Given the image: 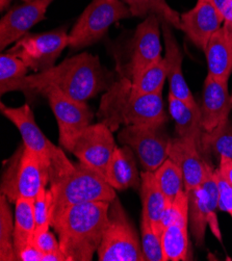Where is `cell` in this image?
<instances>
[{"label":"cell","instance_id":"cell-1","mask_svg":"<svg viewBox=\"0 0 232 261\" xmlns=\"http://www.w3.org/2000/svg\"><path fill=\"white\" fill-rule=\"evenodd\" d=\"M113 84L112 74L102 67L99 58L83 52L49 70L27 76L23 93L33 98L47 87L56 86L69 97L87 102Z\"/></svg>","mask_w":232,"mask_h":261},{"label":"cell","instance_id":"cell-2","mask_svg":"<svg viewBox=\"0 0 232 261\" xmlns=\"http://www.w3.org/2000/svg\"><path fill=\"white\" fill-rule=\"evenodd\" d=\"M111 202L69 206L53 218L61 250L68 261H91L98 251L109 223Z\"/></svg>","mask_w":232,"mask_h":261},{"label":"cell","instance_id":"cell-3","mask_svg":"<svg viewBox=\"0 0 232 261\" xmlns=\"http://www.w3.org/2000/svg\"><path fill=\"white\" fill-rule=\"evenodd\" d=\"M100 122L115 132L123 126H165L168 116L165 111L163 92L150 95H135L127 76L115 82L102 96L98 111Z\"/></svg>","mask_w":232,"mask_h":261},{"label":"cell","instance_id":"cell-4","mask_svg":"<svg viewBox=\"0 0 232 261\" xmlns=\"http://www.w3.org/2000/svg\"><path fill=\"white\" fill-rule=\"evenodd\" d=\"M49 190L53 194L54 216L65 208L90 202H112L117 198L106 177L97 170L83 164L61 174L51 176Z\"/></svg>","mask_w":232,"mask_h":261},{"label":"cell","instance_id":"cell-5","mask_svg":"<svg viewBox=\"0 0 232 261\" xmlns=\"http://www.w3.org/2000/svg\"><path fill=\"white\" fill-rule=\"evenodd\" d=\"M49 184V169L39 156L22 145L14 154L4 173L2 194L10 202L19 198L35 199Z\"/></svg>","mask_w":232,"mask_h":261},{"label":"cell","instance_id":"cell-6","mask_svg":"<svg viewBox=\"0 0 232 261\" xmlns=\"http://www.w3.org/2000/svg\"><path fill=\"white\" fill-rule=\"evenodd\" d=\"M0 112L10 120L19 130L23 145L35 152L49 169V178L63 172H67L74 167L64 151L51 143L43 134L36 123L34 113L29 104L19 108H10L0 104Z\"/></svg>","mask_w":232,"mask_h":261},{"label":"cell","instance_id":"cell-7","mask_svg":"<svg viewBox=\"0 0 232 261\" xmlns=\"http://www.w3.org/2000/svg\"><path fill=\"white\" fill-rule=\"evenodd\" d=\"M97 254L99 261H144L137 230L118 197L110 204L109 223Z\"/></svg>","mask_w":232,"mask_h":261},{"label":"cell","instance_id":"cell-8","mask_svg":"<svg viewBox=\"0 0 232 261\" xmlns=\"http://www.w3.org/2000/svg\"><path fill=\"white\" fill-rule=\"evenodd\" d=\"M131 16L130 8L122 0H92L69 33V47L82 49L93 45L114 23Z\"/></svg>","mask_w":232,"mask_h":261},{"label":"cell","instance_id":"cell-9","mask_svg":"<svg viewBox=\"0 0 232 261\" xmlns=\"http://www.w3.org/2000/svg\"><path fill=\"white\" fill-rule=\"evenodd\" d=\"M47 98L59 125L60 145L71 152L76 139L88 128L94 114L87 102L77 101L56 86H49L41 93Z\"/></svg>","mask_w":232,"mask_h":261},{"label":"cell","instance_id":"cell-10","mask_svg":"<svg viewBox=\"0 0 232 261\" xmlns=\"http://www.w3.org/2000/svg\"><path fill=\"white\" fill-rule=\"evenodd\" d=\"M69 46V34L65 29L49 33L27 35L8 51L20 59L36 73L54 68L63 50Z\"/></svg>","mask_w":232,"mask_h":261},{"label":"cell","instance_id":"cell-11","mask_svg":"<svg viewBox=\"0 0 232 261\" xmlns=\"http://www.w3.org/2000/svg\"><path fill=\"white\" fill-rule=\"evenodd\" d=\"M118 140L134 150L143 171H157L169 159L168 147L171 139L164 126H124Z\"/></svg>","mask_w":232,"mask_h":261},{"label":"cell","instance_id":"cell-12","mask_svg":"<svg viewBox=\"0 0 232 261\" xmlns=\"http://www.w3.org/2000/svg\"><path fill=\"white\" fill-rule=\"evenodd\" d=\"M117 145L113 132L105 123L91 124L76 139L72 147L79 161L105 175Z\"/></svg>","mask_w":232,"mask_h":261},{"label":"cell","instance_id":"cell-13","mask_svg":"<svg viewBox=\"0 0 232 261\" xmlns=\"http://www.w3.org/2000/svg\"><path fill=\"white\" fill-rule=\"evenodd\" d=\"M161 20L156 15H149L136 30L127 77L133 80L148 67L161 61Z\"/></svg>","mask_w":232,"mask_h":261},{"label":"cell","instance_id":"cell-14","mask_svg":"<svg viewBox=\"0 0 232 261\" xmlns=\"http://www.w3.org/2000/svg\"><path fill=\"white\" fill-rule=\"evenodd\" d=\"M55 0H34L9 11L0 20V49L16 43L36 24L45 19L49 6Z\"/></svg>","mask_w":232,"mask_h":261},{"label":"cell","instance_id":"cell-15","mask_svg":"<svg viewBox=\"0 0 232 261\" xmlns=\"http://www.w3.org/2000/svg\"><path fill=\"white\" fill-rule=\"evenodd\" d=\"M182 31L191 42L205 50L212 36L223 25V20L210 0L197 2V5L190 11L180 15Z\"/></svg>","mask_w":232,"mask_h":261},{"label":"cell","instance_id":"cell-16","mask_svg":"<svg viewBox=\"0 0 232 261\" xmlns=\"http://www.w3.org/2000/svg\"><path fill=\"white\" fill-rule=\"evenodd\" d=\"M200 112L202 126L206 133L213 132L229 119L231 96L228 91V81L218 80L210 75L206 76Z\"/></svg>","mask_w":232,"mask_h":261},{"label":"cell","instance_id":"cell-17","mask_svg":"<svg viewBox=\"0 0 232 261\" xmlns=\"http://www.w3.org/2000/svg\"><path fill=\"white\" fill-rule=\"evenodd\" d=\"M168 155L169 159L182 171L187 192L201 186L209 163L203 160L202 152L195 142L178 137L171 139Z\"/></svg>","mask_w":232,"mask_h":261},{"label":"cell","instance_id":"cell-18","mask_svg":"<svg viewBox=\"0 0 232 261\" xmlns=\"http://www.w3.org/2000/svg\"><path fill=\"white\" fill-rule=\"evenodd\" d=\"M165 41V61L170 86V93L174 97L183 100L193 109H199L183 72V52L172 32V26L168 23H162Z\"/></svg>","mask_w":232,"mask_h":261},{"label":"cell","instance_id":"cell-19","mask_svg":"<svg viewBox=\"0 0 232 261\" xmlns=\"http://www.w3.org/2000/svg\"><path fill=\"white\" fill-rule=\"evenodd\" d=\"M105 177L114 190L140 189L141 174L138 170L136 154L130 146L116 147L107 167Z\"/></svg>","mask_w":232,"mask_h":261},{"label":"cell","instance_id":"cell-20","mask_svg":"<svg viewBox=\"0 0 232 261\" xmlns=\"http://www.w3.org/2000/svg\"><path fill=\"white\" fill-rule=\"evenodd\" d=\"M204 54L208 62V75L228 81L232 73V30L223 24L210 39Z\"/></svg>","mask_w":232,"mask_h":261},{"label":"cell","instance_id":"cell-21","mask_svg":"<svg viewBox=\"0 0 232 261\" xmlns=\"http://www.w3.org/2000/svg\"><path fill=\"white\" fill-rule=\"evenodd\" d=\"M140 196L142 200V217L151 225L157 234L162 237V219L167 206V199L160 189L153 172L141 173Z\"/></svg>","mask_w":232,"mask_h":261},{"label":"cell","instance_id":"cell-22","mask_svg":"<svg viewBox=\"0 0 232 261\" xmlns=\"http://www.w3.org/2000/svg\"><path fill=\"white\" fill-rule=\"evenodd\" d=\"M169 113L175 123V132L178 138L191 140L196 143L202 152V136L204 129L201 122V112L193 109L183 100L169 94ZM203 153V152H202Z\"/></svg>","mask_w":232,"mask_h":261},{"label":"cell","instance_id":"cell-23","mask_svg":"<svg viewBox=\"0 0 232 261\" xmlns=\"http://www.w3.org/2000/svg\"><path fill=\"white\" fill-rule=\"evenodd\" d=\"M189 228V215H186L163 231L161 240L165 261L191 260Z\"/></svg>","mask_w":232,"mask_h":261},{"label":"cell","instance_id":"cell-24","mask_svg":"<svg viewBox=\"0 0 232 261\" xmlns=\"http://www.w3.org/2000/svg\"><path fill=\"white\" fill-rule=\"evenodd\" d=\"M35 199L19 198L15 202L14 248L18 260L19 253L34 240L36 232Z\"/></svg>","mask_w":232,"mask_h":261},{"label":"cell","instance_id":"cell-25","mask_svg":"<svg viewBox=\"0 0 232 261\" xmlns=\"http://www.w3.org/2000/svg\"><path fill=\"white\" fill-rule=\"evenodd\" d=\"M187 192V191H186ZM189 199V227L196 244L203 247L205 243L206 227L209 226L210 206L206 193L202 186L190 190Z\"/></svg>","mask_w":232,"mask_h":261},{"label":"cell","instance_id":"cell-26","mask_svg":"<svg viewBox=\"0 0 232 261\" xmlns=\"http://www.w3.org/2000/svg\"><path fill=\"white\" fill-rule=\"evenodd\" d=\"M29 68L20 59L9 54L0 57V94L22 92Z\"/></svg>","mask_w":232,"mask_h":261},{"label":"cell","instance_id":"cell-27","mask_svg":"<svg viewBox=\"0 0 232 261\" xmlns=\"http://www.w3.org/2000/svg\"><path fill=\"white\" fill-rule=\"evenodd\" d=\"M130 8L134 17L156 15L162 23H168L172 28L182 31L180 15L173 10L166 0H122Z\"/></svg>","mask_w":232,"mask_h":261},{"label":"cell","instance_id":"cell-28","mask_svg":"<svg viewBox=\"0 0 232 261\" xmlns=\"http://www.w3.org/2000/svg\"><path fill=\"white\" fill-rule=\"evenodd\" d=\"M167 76V64L162 59L131 80L132 92L138 96L162 93Z\"/></svg>","mask_w":232,"mask_h":261},{"label":"cell","instance_id":"cell-29","mask_svg":"<svg viewBox=\"0 0 232 261\" xmlns=\"http://www.w3.org/2000/svg\"><path fill=\"white\" fill-rule=\"evenodd\" d=\"M202 152H212L220 161L226 158L232 161V122L227 119L211 133H203Z\"/></svg>","mask_w":232,"mask_h":261},{"label":"cell","instance_id":"cell-30","mask_svg":"<svg viewBox=\"0 0 232 261\" xmlns=\"http://www.w3.org/2000/svg\"><path fill=\"white\" fill-rule=\"evenodd\" d=\"M15 219L10 207V201L0 194V260L17 261L14 248Z\"/></svg>","mask_w":232,"mask_h":261},{"label":"cell","instance_id":"cell-31","mask_svg":"<svg viewBox=\"0 0 232 261\" xmlns=\"http://www.w3.org/2000/svg\"><path fill=\"white\" fill-rule=\"evenodd\" d=\"M153 173L168 202L174 201L180 194L186 191L184 175L177 165L170 159Z\"/></svg>","mask_w":232,"mask_h":261},{"label":"cell","instance_id":"cell-32","mask_svg":"<svg viewBox=\"0 0 232 261\" xmlns=\"http://www.w3.org/2000/svg\"><path fill=\"white\" fill-rule=\"evenodd\" d=\"M203 187L206 197H208L209 206H210V220H209V227L211 228L214 236L217 240L222 243V233L219 227L218 222V215L217 211L219 208V187H218V180L216 176V169L212 165H208V170H206V175L201 184Z\"/></svg>","mask_w":232,"mask_h":261},{"label":"cell","instance_id":"cell-33","mask_svg":"<svg viewBox=\"0 0 232 261\" xmlns=\"http://www.w3.org/2000/svg\"><path fill=\"white\" fill-rule=\"evenodd\" d=\"M141 244L144 261H165L161 237L144 217L141 218Z\"/></svg>","mask_w":232,"mask_h":261},{"label":"cell","instance_id":"cell-34","mask_svg":"<svg viewBox=\"0 0 232 261\" xmlns=\"http://www.w3.org/2000/svg\"><path fill=\"white\" fill-rule=\"evenodd\" d=\"M54 218L53 194L50 190L44 188L35 198V219L36 231L47 230L51 227Z\"/></svg>","mask_w":232,"mask_h":261},{"label":"cell","instance_id":"cell-35","mask_svg":"<svg viewBox=\"0 0 232 261\" xmlns=\"http://www.w3.org/2000/svg\"><path fill=\"white\" fill-rule=\"evenodd\" d=\"M216 176L219 187V210L229 214L232 218V187L216 169Z\"/></svg>","mask_w":232,"mask_h":261},{"label":"cell","instance_id":"cell-36","mask_svg":"<svg viewBox=\"0 0 232 261\" xmlns=\"http://www.w3.org/2000/svg\"><path fill=\"white\" fill-rule=\"evenodd\" d=\"M34 243L44 254L61 250L59 240H57L55 234L50 232L49 229L36 231L34 236Z\"/></svg>","mask_w":232,"mask_h":261},{"label":"cell","instance_id":"cell-37","mask_svg":"<svg viewBox=\"0 0 232 261\" xmlns=\"http://www.w3.org/2000/svg\"><path fill=\"white\" fill-rule=\"evenodd\" d=\"M223 20V24L232 30V0H210Z\"/></svg>","mask_w":232,"mask_h":261},{"label":"cell","instance_id":"cell-38","mask_svg":"<svg viewBox=\"0 0 232 261\" xmlns=\"http://www.w3.org/2000/svg\"><path fill=\"white\" fill-rule=\"evenodd\" d=\"M44 253L36 246V244L31 242L28 246H25L24 249L19 253L18 260L21 261H43Z\"/></svg>","mask_w":232,"mask_h":261},{"label":"cell","instance_id":"cell-39","mask_svg":"<svg viewBox=\"0 0 232 261\" xmlns=\"http://www.w3.org/2000/svg\"><path fill=\"white\" fill-rule=\"evenodd\" d=\"M219 171L221 175L226 179L228 184L232 187V161L226 158H222L220 160Z\"/></svg>","mask_w":232,"mask_h":261},{"label":"cell","instance_id":"cell-40","mask_svg":"<svg viewBox=\"0 0 232 261\" xmlns=\"http://www.w3.org/2000/svg\"><path fill=\"white\" fill-rule=\"evenodd\" d=\"M43 261H68V260L65 254L63 253V251L58 250V251L45 253L43 256Z\"/></svg>","mask_w":232,"mask_h":261},{"label":"cell","instance_id":"cell-41","mask_svg":"<svg viewBox=\"0 0 232 261\" xmlns=\"http://www.w3.org/2000/svg\"><path fill=\"white\" fill-rule=\"evenodd\" d=\"M12 3V0H0V10L5 11L7 10Z\"/></svg>","mask_w":232,"mask_h":261},{"label":"cell","instance_id":"cell-42","mask_svg":"<svg viewBox=\"0 0 232 261\" xmlns=\"http://www.w3.org/2000/svg\"><path fill=\"white\" fill-rule=\"evenodd\" d=\"M24 3H31V2H34V0H23Z\"/></svg>","mask_w":232,"mask_h":261},{"label":"cell","instance_id":"cell-43","mask_svg":"<svg viewBox=\"0 0 232 261\" xmlns=\"http://www.w3.org/2000/svg\"><path fill=\"white\" fill-rule=\"evenodd\" d=\"M231 111H232V96H231Z\"/></svg>","mask_w":232,"mask_h":261},{"label":"cell","instance_id":"cell-44","mask_svg":"<svg viewBox=\"0 0 232 261\" xmlns=\"http://www.w3.org/2000/svg\"><path fill=\"white\" fill-rule=\"evenodd\" d=\"M198 2L200 3V2H205V0H198Z\"/></svg>","mask_w":232,"mask_h":261}]
</instances>
